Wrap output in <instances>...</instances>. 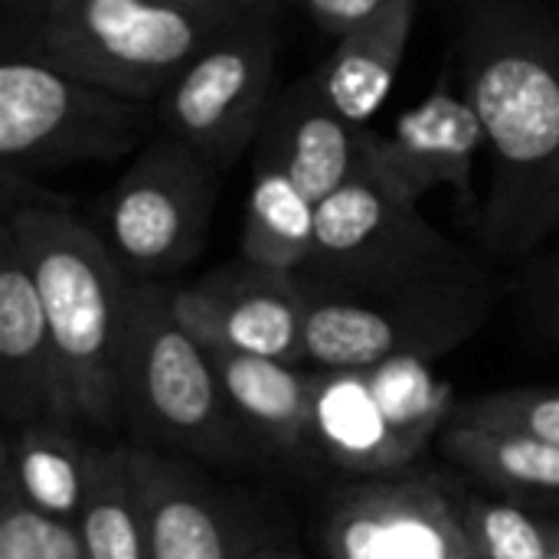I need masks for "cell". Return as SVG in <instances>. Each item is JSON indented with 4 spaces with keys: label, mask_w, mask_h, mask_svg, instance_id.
<instances>
[{
    "label": "cell",
    "mask_w": 559,
    "mask_h": 559,
    "mask_svg": "<svg viewBox=\"0 0 559 559\" xmlns=\"http://www.w3.org/2000/svg\"><path fill=\"white\" fill-rule=\"evenodd\" d=\"M459 56L491 147L478 236L527 255L559 229V16L540 0H465Z\"/></svg>",
    "instance_id": "obj_1"
},
{
    "label": "cell",
    "mask_w": 559,
    "mask_h": 559,
    "mask_svg": "<svg viewBox=\"0 0 559 559\" xmlns=\"http://www.w3.org/2000/svg\"><path fill=\"white\" fill-rule=\"evenodd\" d=\"M246 0H0V49L157 98Z\"/></svg>",
    "instance_id": "obj_2"
},
{
    "label": "cell",
    "mask_w": 559,
    "mask_h": 559,
    "mask_svg": "<svg viewBox=\"0 0 559 559\" xmlns=\"http://www.w3.org/2000/svg\"><path fill=\"white\" fill-rule=\"evenodd\" d=\"M0 223L26 252L59 364L79 383H95L124 357L134 282L75 206L0 174Z\"/></svg>",
    "instance_id": "obj_3"
},
{
    "label": "cell",
    "mask_w": 559,
    "mask_h": 559,
    "mask_svg": "<svg viewBox=\"0 0 559 559\" xmlns=\"http://www.w3.org/2000/svg\"><path fill=\"white\" fill-rule=\"evenodd\" d=\"M472 269V255L360 160L350 180L318 203L314 249L292 275L305 301H370L432 288Z\"/></svg>",
    "instance_id": "obj_4"
},
{
    "label": "cell",
    "mask_w": 559,
    "mask_h": 559,
    "mask_svg": "<svg viewBox=\"0 0 559 559\" xmlns=\"http://www.w3.org/2000/svg\"><path fill=\"white\" fill-rule=\"evenodd\" d=\"M0 174L26 177L138 154L157 131V98L79 79L36 56L0 49Z\"/></svg>",
    "instance_id": "obj_5"
},
{
    "label": "cell",
    "mask_w": 559,
    "mask_h": 559,
    "mask_svg": "<svg viewBox=\"0 0 559 559\" xmlns=\"http://www.w3.org/2000/svg\"><path fill=\"white\" fill-rule=\"evenodd\" d=\"M288 3L246 7L187 69L157 95L160 131L193 147L216 170H229L269 118L282 16Z\"/></svg>",
    "instance_id": "obj_6"
},
{
    "label": "cell",
    "mask_w": 559,
    "mask_h": 559,
    "mask_svg": "<svg viewBox=\"0 0 559 559\" xmlns=\"http://www.w3.org/2000/svg\"><path fill=\"white\" fill-rule=\"evenodd\" d=\"M219 183L223 170L157 131L95 206V229L128 275H174L203 252Z\"/></svg>",
    "instance_id": "obj_7"
},
{
    "label": "cell",
    "mask_w": 559,
    "mask_h": 559,
    "mask_svg": "<svg viewBox=\"0 0 559 559\" xmlns=\"http://www.w3.org/2000/svg\"><path fill=\"white\" fill-rule=\"evenodd\" d=\"M485 144L488 138L475 105L459 98L445 75L416 108L400 115L390 134L360 128L364 167L416 206L426 193L452 187L475 210L472 167Z\"/></svg>",
    "instance_id": "obj_8"
},
{
    "label": "cell",
    "mask_w": 559,
    "mask_h": 559,
    "mask_svg": "<svg viewBox=\"0 0 559 559\" xmlns=\"http://www.w3.org/2000/svg\"><path fill=\"white\" fill-rule=\"evenodd\" d=\"M177 318L206 344L252 357H292L305 350L308 301L292 272L259 265L246 255L206 275L200 285L174 292Z\"/></svg>",
    "instance_id": "obj_9"
},
{
    "label": "cell",
    "mask_w": 559,
    "mask_h": 559,
    "mask_svg": "<svg viewBox=\"0 0 559 559\" xmlns=\"http://www.w3.org/2000/svg\"><path fill=\"white\" fill-rule=\"evenodd\" d=\"M360 160V128L321 98L311 75L275 95L252 147V164L282 170L314 203L344 187Z\"/></svg>",
    "instance_id": "obj_10"
},
{
    "label": "cell",
    "mask_w": 559,
    "mask_h": 559,
    "mask_svg": "<svg viewBox=\"0 0 559 559\" xmlns=\"http://www.w3.org/2000/svg\"><path fill=\"white\" fill-rule=\"evenodd\" d=\"M416 20V0H393L377 16L337 39V49L311 72L321 98L354 128H367L393 92Z\"/></svg>",
    "instance_id": "obj_11"
},
{
    "label": "cell",
    "mask_w": 559,
    "mask_h": 559,
    "mask_svg": "<svg viewBox=\"0 0 559 559\" xmlns=\"http://www.w3.org/2000/svg\"><path fill=\"white\" fill-rule=\"evenodd\" d=\"M314 229L318 203L282 170L252 164L242 255L269 269L295 272L314 249Z\"/></svg>",
    "instance_id": "obj_12"
},
{
    "label": "cell",
    "mask_w": 559,
    "mask_h": 559,
    "mask_svg": "<svg viewBox=\"0 0 559 559\" xmlns=\"http://www.w3.org/2000/svg\"><path fill=\"white\" fill-rule=\"evenodd\" d=\"M0 357L10 370H62L52 347L49 321L26 262V252L10 226L0 223Z\"/></svg>",
    "instance_id": "obj_13"
},
{
    "label": "cell",
    "mask_w": 559,
    "mask_h": 559,
    "mask_svg": "<svg viewBox=\"0 0 559 559\" xmlns=\"http://www.w3.org/2000/svg\"><path fill=\"white\" fill-rule=\"evenodd\" d=\"M213 350L219 360V383L246 416L262 423H288L301 413L305 403L301 380L288 367H282V360L219 350V347Z\"/></svg>",
    "instance_id": "obj_14"
},
{
    "label": "cell",
    "mask_w": 559,
    "mask_h": 559,
    "mask_svg": "<svg viewBox=\"0 0 559 559\" xmlns=\"http://www.w3.org/2000/svg\"><path fill=\"white\" fill-rule=\"evenodd\" d=\"M324 439L347 455H370L386 442V413L373 390L360 380H334L321 390L314 406Z\"/></svg>",
    "instance_id": "obj_15"
},
{
    "label": "cell",
    "mask_w": 559,
    "mask_h": 559,
    "mask_svg": "<svg viewBox=\"0 0 559 559\" xmlns=\"http://www.w3.org/2000/svg\"><path fill=\"white\" fill-rule=\"evenodd\" d=\"M154 559H226L216 521L193 501H164L151 521Z\"/></svg>",
    "instance_id": "obj_16"
},
{
    "label": "cell",
    "mask_w": 559,
    "mask_h": 559,
    "mask_svg": "<svg viewBox=\"0 0 559 559\" xmlns=\"http://www.w3.org/2000/svg\"><path fill=\"white\" fill-rule=\"evenodd\" d=\"M20 485L33 504L52 514H72L82 498L79 468L56 449H26L20 455Z\"/></svg>",
    "instance_id": "obj_17"
},
{
    "label": "cell",
    "mask_w": 559,
    "mask_h": 559,
    "mask_svg": "<svg viewBox=\"0 0 559 559\" xmlns=\"http://www.w3.org/2000/svg\"><path fill=\"white\" fill-rule=\"evenodd\" d=\"M0 559H79V540L36 511H13L0 524Z\"/></svg>",
    "instance_id": "obj_18"
},
{
    "label": "cell",
    "mask_w": 559,
    "mask_h": 559,
    "mask_svg": "<svg viewBox=\"0 0 559 559\" xmlns=\"http://www.w3.org/2000/svg\"><path fill=\"white\" fill-rule=\"evenodd\" d=\"M390 423H413L432 400V380L413 357H393L370 383Z\"/></svg>",
    "instance_id": "obj_19"
},
{
    "label": "cell",
    "mask_w": 559,
    "mask_h": 559,
    "mask_svg": "<svg viewBox=\"0 0 559 559\" xmlns=\"http://www.w3.org/2000/svg\"><path fill=\"white\" fill-rule=\"evenodd\" d=\"M82 540L88 559H141L138 524L115 501H102L85 514Z\"/></svg>",
    "instance_id": "obj_20"
},
{
    "label": "cell",
    "mask_w": 559,
    "mask_h": 559,
    "mask_svg": "<svg viewBox=\"0 0 559 559\" xmlns=\"http://www.w3.org/2000/svg\"><path fill=\"white\" fill-rule=\"evenodd\" d=\"M495 462L514 481L537 485V488H559V445L554 442H544L537 436H514L498 442Z\"/></svg>",
    "instance_id": "obj_21"
},
{
    "label": "cell",
    "mask_w": 559,
    "mask_h": 559,
    "mask_svg": "<svg viewBox=\"0 0 559 559\" xmlns=\"http://www.w3.org/2000/svg\"><path fill=\"white\" fill-rule=\"evenodd\" d=\"M481 531L491 559H550L534 521L514 508H491L485 514Z\"/></svg>",
    "instance_id": "obj_22"
},
{
    "label": "cell",
    "mask_w": 559,
    "mask_h": 559,
    "mask_svg": "<svg viewBox=\"0 0 559 559\" xmlns=\"http://www.w3.org/2000/svg\"><path fill=\"white\" fill-rule=\"evenodd\" d=\"M386 524H390L393 559H449L445 537L426 518L396 514Z\"/></svg>",
    "instance_id": "obj_23"
},
{
    "label": "cell",
    "mask_w": 559,
    "mask_h": 559,
    "mask_svg": "<svg viewBox=\"0 0 559 559\" xmlns=\"http://www.w3.org/2000/svg\"><path fill=\"white\" fill-rule=\"evenodd\" d=\"M298 3L324 33H334L341 39L344 33H350L360 23H367L370 16H377L393 0H298Z\"/></svg>",
    "instance_id": "obj_24"
},
{
    "label": "cell",
    "mask_w": 559,
    "mask_h": 559,
    "mask_svg": "<svg viewBox=\"0 0 559 559\" xmlns=\"http://www.w3.org/2000/svg\"><path fill=\"white\" fill-rule=\"evenodd\" d=\"M344 559H393L390 524L377 518H357L341 534Z\"/></svg>",
    "instance_id": "obj_25"
},
{
    "label": "cell",
    "mask_w": 559,
    "mask_h": 559,
    "mask_svg": "<svg viewBox=\"0 0 559 559\" xmlns=\"http://www.w3.org/2000/svg\"><path fill=\"white\" fill-rule=\"evenodd\" d=\"M524 419H527L531 436H537V439H544V442H554V445H559V396L534 400Z\"/></svg>",
    "instance_id": "obj_26"
},
{
    "label": "cell",
    "mask_w": 559,
    "mask_h": 559,
    "mask_svg": "<svg viewBox=\"0 0 559 559\" xmlns=\"http://www.w3.org/2000/svg\"><path fill=\"white\" fill-rule=\"evenodd\" d=\"M547 301H550V314H554L559 328V249L557 255L550 259V265H547Z\"/></svg>",
    "instance_id": "obj_27"
},
{
    "label": "cell",
    "mask_w": 559,
    "mask_h": 559,
    "mask_svg": "<svg viewBox=\"0 0 559 559\" xmlns=\"http://www.w3.org/2000/svg\"><path fill=\"white\" fill-rule=\"evenodd\" d=\"M249 7H255V3H292V0H246Z\"/></svg>",
    "instance_id": "obj_28"
},
{
    "label": "cell",
    "mask_w": 559,
    "mask_h": 559,
    "mask_svg": "<svg viewBox=\"0 0 559 559\" xmlns=\"http://www.w3.org/2000/svg\"><path fill=\"white\" fill-rule=\"evenodd\" d=\"M557 559H559V557H557Z\"/></svg>",
    "instance_id": "obj_29"
}]
</instances>
